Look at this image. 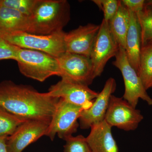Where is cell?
Returning <instances> with one entry per match:
<instances>
[{
	"label": "cell",
	"mask_w": 152,
	"mask_h": 152,
	"mask_svg": "<svg viewBox=\"0 0 152 152\" xmlns=\"http://www.w3.org/2000/svg\"><path fill=\"white\" fill-rule=\"evenodd\" d=\"M60 99L11 81L0 83V109L25 121H51Z\"/></svg>",
	"instance_id": "obj_1"
},
{
	"label": "cell",
	"mask_w": 152,
	"mask_h": 152,
	"mask_svg": "<svg viewBox=\"0 0 152 152\" xmlns=\"http://www.w3.org/2000/svg\"><path fill=\"white\" fill-rule=\"evenodd\" d=\"M70 19V7L66 0H37L27 32L48 35L62 31Z\"/></svg>",
	"instance_id": "obj_2"
},
{
	"label": "cell",
	"mask_w": 152,
	"mask_h": 152,
	"mask_svg": "<svg viewBox=\"0 0 152 152\" xmlns=\"http://www.w3.org/2000/svg\"><path fill=\"white\" fill-rule=\"evenodd\" d=\"M16 61L21 73L38 81L61 75L56 58L43 52L19 48Z\"/></svg>",
	"instance_id": "obj_3"
},
{
	"label": "cell",
	"mask_w": 152,
	"mask_h": 152,
	"mask_svg": "<svg viewBox=\"0 0 152 152\" xmlns=\"http://www.w3.org/2000/svg\"><path fill=\"white\" fill-rule=\"evenodd\" d=\"M63 31L48 35L34 34L27 32L0 34L9 43L20 48L35 50L58 58L66 52Z\"/></svg>",
	"instance_id": "obj_4"
},
{
	"label": "cell",
	"mask_w": 152,
	"mask_h": 152,
	"mask_svg": "<svg viewBox=\"0 0 152 152\" xmlns=\"http://www.w3.org/2000/svg\"><path fill=\"white\" fill-rule=\"evenodd\" d=\"M115 57V60L113 62V64L121 71L124 82V99L135 108L139 99L152 105V99L148 95L138 75L130 64L125 49L119 46Z\"/></svg>",
	"instance_id": "obj_5"
},
{
	"label": "cell",
	"mask_w": 152,
	"mask_h": 152,
	"mask_svg": "<svg viewBox=\"0 0 152 152\" xmlns=\"http://www.w3.org/2000/svg\"><path fill=\"white\" fill-rule=\"evenodd\" d=\"M84 109L60 98L45 136L53 140L58 135L65 140L77 131L78 120Z\"/></svg>",
	"instance_id": "obj_6"
},
{
	"label": "cell",
	"mask_w": 152,
	"mask_h": 152,
	"mask_svg": "<svg viewBox=\"0 0 152 152\" xmlns=\"http://www.w3.org/2000/svg\"><path fill=\"white\" fill-rule=\"evenodd\" d=\"M62 79L88 86L95 79L90 57L65 52L57 58Z\"/></svg>",
	"instance_id": "obj_7"
},
{
	"label": "cell",
	"mask_w": 152,
	"mask_h": 152,
	"mask_svg": "<svg viewBox=\"0 0 152 152\" xmlns=\"http://www.w3.org/2000/svg\"><path fill=\"white\" fill-rule=\"evenodd\" d=\"M143 118L140 110L133 107L122 98L111 96L104 120L112 127L115 126L125 131H134Z\"/></svg>",
	"instance_id": "obj_8"
},
{
	"label": "cell",
	"mask_w": 152,
	"mask_h": 152,
	"mask_svg": "<svg viewBox=\"0 0 152 152\" xmlns=\"http://www.w3.org/2000/svg\"><path fill=\"white\" fill-rule=\"evenodd\" d=\"M118 49V45L110 31L108 22L103 19L90 57L95 78L101 75L106 64L115 56Z\"/></svg>",
	"instance_id": "obj_9"
},
{
	"label": "cell",
	"mask_w": 152,
	"mask_h": 152,
	"mask_svg": "<svg viewBox=\"0 0 152 152\" xmlns=\"http://www.w3.org/2000/svg\"><path fill=\"white\" fill-rule=\"evenodd\" d=\"M48 93L52 96L61 98L84 110L91 106L99 93L93 91L88 86L62 78L56 84L51 86Z\"/></svg>",
	"instance_id": "obj_10"
},
{
	"label": "cell",
	"mask_w": 152,
	"mask_h": 152,
	"mask_svg": "<svg viewBox=\"0 0 152 152\" xmlns=\"http://www.w3.org/2000/svg\"><path fill=\"white\" fill-rule=\"evenodd\" d=\"M51 121L42 120L26 121L8 137L7 148L9 152H22L30 144L46 134Z\"/></svg>",
	"instance_id": "obj_11"
},
{
	"label": "cell",
	"mask_w": 152,
	"mask_h": 152,
	"mask_svg": "<svg viewBox=\"0 0 152 152\" xmlns=\"http://www.w3.org/2000/svg\"><path fill=\"white\" fill-rule=\"evenodd\" d=\"M116 86L115 80L113 78L107 80L103 89L99 93L91 106L82 111L79 119L81 129H90L93 125L104 120L110 98L115 91Z\"/></svg>",
	"instance_id": "obj_12"
},
{
	"label": "cell",
	"mask_w": 152,
	"mask_h": 152,
	"mask_svg": "<svg viewBox=\"0 0 152 152\" xmlns=\"http://www.w3.org/2000/svg\"><path fill=\"white\" fill-rule=\"evenodd\" d=\"M100 25L88 23L65 33L66 52L90 57Z\"/></svg>",
	"instance_id": "obj_13"
},
{
	"label": "cell",
	"mask_w": 152,
	"mask_h": 152,
	"mask_svg": "<svg viewBox=\"0 0 152 152\" xmlns=\"http://www.w3.org/2000/svg\"><path fill=\"white\" fill-rule=\"evenodd\" d=\"M112 128L105 120L92 126L89 134L86 137L92 152H119Z\"/></svg>",
	"instance_id": "obj_14"
},
{
	"label": "cell",
	"mask_w": 152,
	"mask_h": 152,
	"mask_svg": "<svg viewBox=\"0 0 152 152\" xmlns=\"http://www.w3.org/2000/svg\"><path fill=\"white\" fill-rule=\"evenodd\" d=\"M129 14V27L126 38L125 50L130 64L138 74L142 48L140 28L136 14L130 11Z\"/></svg>",
	"instance_id": "obj_15"
},
{
	"label": "cell",
	"mask_w": 152,
	"mask_h": 152,
	"mask_svg": "<svg viewBox=\"0 0 152 152\" xmlns=\"http://www.w3.org/2000/svg\"><path fill=\"white\" fill-rule=\"evenodd\" d=\"M28 28V17L0 4V34L27 32Z\"/></svg>",
	"instance_id": "obj_16"
},
{
	"label": "cell",
	"mask_w": 152,
	"mask_h": 152,
	"mask_svg": "<svg viewBox=\"0 0 152 152\" xmlns=\"http://www.w3.org/2000/svg\"><path fill=\"white\" fill-rule=\"evenodd\" d=\"M129 23V11L120 1L117 12L108 23L110 31L119 46L122 47L125 50Z\"/></svg>",
	"instance_id": "obj_17"
},
{
	"label": "cell",
	"mask_w": 152,
	"mask_h": 152,
	"mask_svg": "<svg viewBox=\"0 0 152 152\" xmlns=\"http://www.w3.org/2000/svg\"><path fill=\"white\" fill-rule=\"evenodd\" d=\"M138 75L145 89L150 88L152 81V43L142 47Z\"/></svg>",
	"instance_id": "obj_18"
},
{
	"label": "cell",
	"mask_w": 152,
	"mask_h": 152,
	"mask_svg": "<svg viewBox=\"0 0 152 152\" xmlns=\"http://www.w3.org/2000/svg\"><path fill=\"white\" fill-rule=\"evenodd\" d=\"M136 14L140 28L143 47L152 43V10L145 6L142 11Z\"/></svg>",
	"instance_id": "obj_19"
},
{
	"label": "cell",
	"mask_w": 152,
	"mask_h": 152,
	"mask_svg": "<svg viewBox=\"0 0 152 152\" xmlns=\"http://www.w3.org/2000/svg\"><path fill=\"white\" fill-rule=\"evenodd\" d=\"M26 121L0 109V137L11 135Z\"/></svg>",
	"instance_id": "obj_20"
},
{
	"label": "cell",
	"mask_w": 152,
	"mask_h": 152,
	"mask_svg": "<svg viewBox=\"0 0 152 152\" xmlns=\"http://www.w3.org/2000/svg\"><path fill=\"white\" fill-rule=\"evenodd\" d=\"M64 152H92L84 136H72L65 140Z\"/></svg>",
	"instance_id": "obj_21"
},
{
	"label": "cell",
	"mask_w": 152,
	"mask_h": 152,
	"mask_svg": "<svg viewBox=\"0 0 152 152\" xmlns=\"http://www.w3.org/2000/svg\"><path fill=\"white\" fill-rule=\"evenodd\" d=\"M37 0H0V4L13 9L29 17L31 14Z\"/></svg>",
	"instance_id": "obj_22"
},
{
	"label": "cell",
	"mask_w": 152,
	"mask_h": 152,
	"mask_svg": "<svg viewBox=\"0 0 152 152\" xmlns=\"http://www.w3.org/2000/svg\"><path fill=\"white\" fill-rule=\"evenodd\" d=\"M92 1L103 12V19L106 21L109 22L117 12L120 1L94 0Z\"/></svg>",
	"instance_id": "obj_23"
},
{
	"label": "cell",
	"mask_w": 152,
	"mask_h": 152,
	"mask_svg": "<svg viewBox=\"0 0 152 152\" xmlns=\"http://www.w3.org/2000/svg\"><path fill=\"white\" fill-rule=\"evenodd\" d=\"M19 48L9 43L0 36V60L16 61Z\"/></svg>",
	"instance_id": "obj_24"
},
{
	"label": "cell",
	"mask_w": 152,
	"mask_h": 152,
	"mask_svg": "<svg viewBox=\"0 0 152 152\" xmlns=\"http://www.w3.org/2000/svg\"><path fill=\"white\" fill-rule=\"evenodd\" d=\"M145 1L144 0H122V3L132 12L137 13L142 11L145 8Z\"/></svg>",
	"instance_id": "obj_25"
},
{
	"label": "cell",
	"mask_w": 152,
	"mask_h": 152,
	"mask_svg": "<svg viewBox=\"0 0 152 152\" xmlns=\"http://www.w3.org/2000/svg\"><path fill=\"white\" fill-rule=\"evenodd\" d=\"M7 137H0V152H9L7 145Z\"/></svg>",
	"instance_id": "obj_26"
},
{
	"label": "cell",
	"mask_w": 152,
	"mask_h": 152,
	"mask_svg": "<svg viewBox=\"0 0 152 152\" xmlns=\"http://www.w3.org/2000/svg\"><path fill=\"white\" fill-rule=\"evenodd\" d=\"M145 6L152 10V0L146 1Z\"/></svg>",
	"instance_id": "obj_27"
},
{
	"label": "cell",
	"mask_w": 152,
	"mask_h": 152,
	"mask_svg": "<svg viewBox=\"0 0 152 152\" xmlns=\"http://www.w3.org/2000/svg\"><path fill=\"white\" fill-rule=\"evenodd\" d=\"M150 88H152V81L151 83V86H150Z\"/></svg>",
	"instance_id": "obj_28"
},
{
	"label": "cell",
	"mask_w": 152,
	"mask_h": 152,
	"mask_svg": "<svg viewBox=\"0 0 152 152\" xmlns=\"http://www.w3.org/2000/svg\"></svg>",
	"instance_id": "obj_29"
}]
</instances>
